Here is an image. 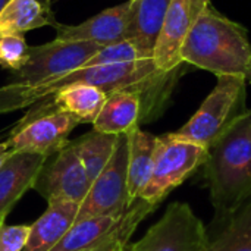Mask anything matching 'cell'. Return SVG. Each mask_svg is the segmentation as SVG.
Wrapping results in <instances>:
<instances>
[{"label":"cell","mask_w":251,"mask_h":251,"mask_svg":"<svg viewBox=\"0 0 251 251\" xmlns=\"http://www.w3.org/2000/svg\"><path fill=\"white\" fill-rule=\"evenodd\" d=\"M174 72H162L153 59H144L128 63L79 68L66 75L32 85L9 82L0 87V115L34 106L65 87L88 84L103 90L106 94L115 91L137 93L143 101L141 122H147L154 119L162 110L172 88Z\"/></svg>","instance_id":"obj_1"},{"label":"cell","mask_w":251,"mask_h":251,"mask_svg":"<svg viewBox=\"0 0 251 251\" xmlns=\"http://www.w3.org/2000/svg\"><path fill=\"white\" fill-rule=\"evenodd\" d=\"M204 176L218 222L251 199V110L238 115L207 149Z\"/></svg>","instance_id":"obj_2"},{"label":"cell","mask_w":251,"mask_h":251,"mask_svg":"<svg viewBox=\"0 0 251 251\" xmlns=\"http://www.w3.org/2000/svg\"><path fill=\"white\" fill-rule=\"evenodd\" d=\"M181 59L216 76L235 75L251 81V44L246 29L219 13L212 3L190 31Z\"/></svg>","instance_id":"obj_3"},{"label":"cell","mask_w":251,"mask_h":251,"mask_svg":"<svg viewBox=\"0 0 251 251\" xmlns=\"http://www.w3.org/2000/svg\"><path fill=\"white\" fill-rule=\"evenodd\" d=\"M246 79L235 75L218 76V84L206 97L199 110L178 131L171 132L175 138L199 144L209 149L231 125V122L246 112L238 110L244 103Z\"/></svg>","instance_id":"obj_4"},{"label":"cell","mask_w":251,"mask_h":251,"mask_svg":"<svg viewBox=\"0 0 251 251\" xmlns=\"http://www.w3.org/2000/svg\"><path fill=\"white\" fill-rule=\"evenodd\" d=\"M207 149L175 138L172 134L157 137L154 165L149 184L140 199L159 206L172 190L204 165Z\"/></svg>","instance_id":"obj_5"},{"label":"cell","mask_w":251,"mask_h":251,"mask_svg":"<svg viewBox=\"0 0 251 251\" xmlns=\"http://www.w3.org/2000/svg\"><path fill=\"white\" fill-rule=\"evenodd\" d=\"M132 203L128 194V135L122 134L109 163L91 182L75 222L97 216H122Z\"/></svg>","instance_id":"obj_6"},{"label":"cell","mask_w":251,"mask_h":251,"mask_svg":"<svg viewBox=\"0 0 251 251\" xmlns=\"http://www.w3.org/2000/svg\"><path fill=\"white\" fill-rule=\"evenodd\" d=\"M210 240L188 203H172L129 251H204Z\"/></svg>","instance_id":"obj_7"},{"label":"cell","mask_w":251,"mask_h":251,"mask_svg":"<svg viewBox=\"0 0 251 251\" xmlns=\"http://www.w3.org/2000/svg\"><path fill=\"white\" fill-rule=\"evenodd\" d=\"M100 49L88 41L53 40L41 46H29L28 62L15 72L12 82L32 85L56 76L66 75L84 66V63Z\"/></svg>","instance_id":"obj_8"},{"label":"cell","mask_w":251,"mask_h":251,"mask_svg":"<svg viewBox=\"0 0 251 251\" xmlns=\"http://www.w3.org/2000/svg\"><path fill=\"white\" fill-rule=\"evenodd\" d=\"M90 185L91 181L71 141H68L65 147L46 159L32 188L47 201L66 200L81 204Z\"/></svg>","instance_id":"obj_9"},{"label":"cell","mask_w":251,"mask_h":251,"mask_svg":"<svg viewBox=\"0 0 251 251\" xmlns=\"http://www.w3.org/2000/svg\"><path fill=\"white\" fill-rule=\"evenodd\" d=\"M79 124L69 113L53 112L15 126L6 143L12 153L22 151L49 157L68 144L69 134Z\"/></svg>","instance_id":"obj_10"},{"label":"cell","mask_w":251,"mask_h":251,"mask_svg":"<svg viewBox=\"0 0 251 251\" xmlns=\"http://www.w3.org/2000/svg\"><path fill=\"white\" fill-rule=\"evenodd\" d=\"M209 3V0L171 1L153 53V60L159 71L166 74L174 72L181 65L182 46Z\"/></svg>","instance_id":"obj_11"},{"label":"cell","mask_w":251,"mask_h":251,"mask_svg":"<svg viewBox=\"0 0 251 251\" xmlns=\"http://www.w3.org/2000/svg\"><path fill=\"white\" fill-rule=\"evenodd\" d=\"M106 97L107 94L97 87L88 84H74L62 88L49 99L35 103L16 126L53 112L69 113L75 116L81 124H93L101 110Z\"/></svg>","instance_id":"obj_12"},{"label":"cell","mask_w":251,"mask_h":251,"mask_svg":"<svg viewBox=\"0 0 251 251\" xmlns=\"http://www.w3.org/2000/svg\"><path fill=\"white\" fill-rule=\"evenodd\" d=\"M128 10H129V1H125L119 6L106 9L78 25L54 24V28L57 31L56 40L88 41V43H96L100 47L119 43L125 40Z\"/></svg>","instance_id":"obj_13"},{"label":"cell","mask_w":251,"mask_h":251,"mask_svg":"<svg viewBox=\"0 0 251 251\" xmlns=\"http://www.w3.org/2000/svg\"><path fill=\"white\" fill-rule=\"evenodd\" d=\"M46 156L34 153H12L0 168V216L6 218L16 201L34 185Z\"/></svg>","instance_id":"obj_14"},{"label":"cell","mask_w":251,"mask_h":251,"mask_svg":"<svg viewBox=\"0 0 251 251\" xmlns=\"http://www.w3.org/2000/svg\"><path fill=\"white\" fill-rule=\"evenodd\" d=\"M79 204L49 200L47 210L29 225V237L22 251H51L76 221Z\"/></svg>","instance_id":"obj_15"},{"label":"cell","mask_w":251,"mask_h":251,"mask_svg":"<svg viewBox=\"0 0 251 251\" xmlns=\"http://www.w3.org/2000/svg\"><path fill=\"white\" fill-rule=\"evenodd\" d=\"M171 1L172 0H129L125 40L134 41L153 57Z\"/></svg>","instance_id":"obj_16"},{"label":"cell","mask_w":251,"mask_h":251,"mask_svg":"<svg viewBox=\"0 0 251 251\" xmlns=\"http://www.w3.org/2000/svg\"><path fill=\"white\" fill-rule=\"evenodd\" d=\"M141 115L143 101L137 93L115 91L107 94L101 110L93 122V129L112 135L128 134L138 126Z\"/></svg>","instance_id":"obj_17"},{"label":"cell","mask_w":251,"mask_h":251,"mask_svg":"<svg viewBox=\"0 0 251 251\" xmlns=\"http://www.w3.org/2000/svg\"><path fill=\"white\" fill-rule=\"evenodd\" d=\"M128 135V194L129 200L140 199L146 185L150 181L157 137L134 128Z\"/></svg>","instance_id":"obj_18"},{"label":"cell","mask_w":251,"mask_h":251,"mask_svg":"<svg viewBox=\"0 0 251 251\" xmlns=\"http://www.w3.org/2000/svg\"><path fill=\"white\" fill-rule=\"evenodd\" d=\"M118 137L119 135L103 134L93 129L84 134L82 137H78L76 140L71 141V146L74 147L76 156L79 157L91 182L100 175V172L109 163L115 151Z\"/></svg>","instance_id":"obj_19"},{"label":"cell","mask_w":251,"mask_h":251,"mask_svg":"<svg viewBox=\"0 0 251 251\" xmlns=\"http://www.w3.org/2000/svg\"><path fill=\"white\" fill-rule=\"evenodd\" d=\"M47 9L38 0H10L0 12V34H22L25 31L53 25Z\"/></svg>","instance_id":"obj_20"},{"label":"cell","mask_w":251,"mask_h":251,"mask_svg":"<svg viewBox=\"0 0 251 251\" xmlns=\"http://www.w3.org/2000/svg\"><path fill=\"white\" fill-rule=\"evenodd\" d=\"M122 216H97L75 222L51 251H82L96 247Z\"/></svg>","instance_id":"obj_21"},{"label":"cell","mask_w":251,"mask_h":251,"mask_svg":"<svg viewBox=\"0 0 251 251\" xmlns=\"http://www.w3.org/2000/svg\"><path fill=\"white\" fill-rule=\"evenodd\" d=\"M156 204H151L143 199H137L122 215L113 229L93 249L82 251H129V240L137 231L138 225L156 210Z\"/></svg>","instance_id":"obj_22"},{"label":"cell","mask_w":251,"mask_h":251,"mask_svg":"<svg viewBox=\"0 0 251 251\" xmlns=\"http://www.w3.org/2000/svg\"><path fill=\"white\" fill-rule=\"evenodd\" d=\"M204 251H251V199L229 219Z\"/></svg>","instance_id":"obj_23"},{"label":"cell","mask_w":251,"mask_h":251,"mask_svg":"<svg viewBox=\"0 0 251 251\" xmlns=\"http://www.w3.org/2000/svg\"><path fill=\"white\" fill-rule=\"evenodd\" d=\"M144 59H153L149 56L140 46H137L131 40H122L119 43L100 47L85 63L82 68L91 66H106V65H116V63H128L137 62Z\"/></svg>","instance_id":"obj_24"},{"label":"cell","mask_w":251,"mask_h":251,"mask_svg":"<svg viewBox=\"0 0 251 251\" xmlns=\"http://www.w3.org/2000/svg\"><path fill=\"white\" fill-rule=\"evenodd\" d=\"M29 46L22 34H0V66L18 72L28 62Z\"/></svg>","instance_id":"obj_25"},{"label":"cell","mask_w":251,"mask_h":251,"mask_svg":"<svg viewBox=\"0 0 251 251\" xmlns=\"http://www.w3.org/2000/svg\"><path fill=\"white\" fill-rule=\"evenodd\" d=\"M29 237V225H1L0 251H22Z\"/></svg>","instance_id":"obj_26"},{"label":"cell","mask_w":251,"mask_h":251,"mask_svg":"<svg viewBox=\"0 0 251 251\" xmlns=\"http://www.w3.org/2000/svg\"><path fill=\"white\" fill-rule=\"evenodd\" d=\"M10 154H12V151H10L7 143H6V141L1 143V144H0V168L3 166V163L6 162V159H7Z\"/></svg>","instance_id":"obj_27"},{"label":"cell","mask_w":251,"mask_h":251,"mask_svg":"<svg viewBox=\"0 0 251 251\" xmlns=\"http://www.w3.org/2000/svg\"><path fill=\"white\" fill-rule=\"evenodd\" d=\"M9 1H10V0H0V12L3 10V7H4Z\"/></svg>","instance_id":"obj_28"},{"label":"cell","mask_w":251,"mask_h":251,"mask_svg":"<svg viewBox=\"0 0 251 251\" xmlns=\"http://www.w3.org/2000/svg\"><path fill=\"white\" fill-rule=\"evenodd\" d=\"M4 219H6V218H3V216H0V228H1V225L4 224Z\"/></svg>","instance_id":"obj_29"}]
</instances>
